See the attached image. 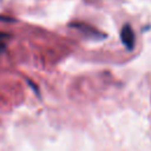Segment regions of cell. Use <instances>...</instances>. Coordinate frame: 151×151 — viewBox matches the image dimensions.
I'll return each mask as SVG.
<instances>
[{
  "mask_svg": "<svg viewBox=\"0 0 151 151\" xmlns=\"http://www.w3.org/2000/svg\"><path fill=\"white\" fill-rule=\"evenodd\" d=\"M5 48H6V45H5V44H2V42H0V52H4V51H5Z\"/></svg>",
  "mask_w": 151,
  "mask_h": 151,
  "instance_id": "cell-4",
  "label": "cell"
},
{
  "mask_svg": "<svg viewBox=\"0 0 151 151\" xmlns=\"http://www.w3.org/2000/svg\"><path fill=\"white\" fill-rule=\"evenodd\" d=\"M70 26L77 28V29H79V31H81L83 33L90 35L91 38H96V39L105 38V34H101V32L97 31L94 27L88 26V25H86V24H79V22H77V24H70Z\"/></svg>",
  "mask_w": 151,
  "mask_h": 151,
  "instance_id": "cell-2",
  "label": "cell"
},
{
  "mask_svg": "<svg viewBox=\"0 0 151 151\" xmlns=\"http://www.w3.org/2000/svg\"><path fill=\"white\" fill-rule=\"evenodd\" d=\"M11 35L7 34V33H4V32H0V40L1 39H6V38H9Z\"/></svg>",
  "mask_w": 151,
  "mask_h": 151,
  "instance_id": "cell-3",
  "label": "cell"
},
{
  "mask_svg": "<svg viewBox=\"0 0 151 151\" xmlns=\"http://www.w3.org/2000/svg\"><path fill=\"white\" fill-rule=\"evenodd\" d=\"M120 40L127 51H132L136 45V35L130 24H125L120 31Z\"/></svg>",
  "mask_w": 151,
  "mask_h": 151,
  "instance_id": "cell-1",
  "label": "cell"
},
{
  "mask_svg": "<svg viewBox=\"0 0 151 151\" xmlns=\"http://www.w3.org/2000/svg\"><path fill=\"white\" fill-rule=\"evenodd\" d=\"M0 20H4V21H14V19H8V18H2V17H0Z\"/></svg>",
  "mask_w": 151,
  "mask_h": 151,
  "instance_id": "cell-5",
  "label": "cell"
}]
</instances>
